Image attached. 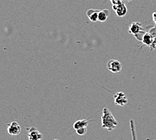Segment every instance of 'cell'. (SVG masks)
Instances as JSON below:
<instances>
[{
	"instance_id": "ac0fdd59",
	"label": "cell",
	"mask_w": 156,
	"mask_h": 140,
	"mask_svg": "<svg viewBox=\"0 0 156 140\" xmlns=\"http://www.w3.org/2000/svg\"><path fill=\"white\" fill-rule=\"evenodd\" d=\"M153 140H156V139H153Z\"/></svg>"
},
{
	"instance_id": "9c48e42d",
	"label": "cell",
	"mask_w": 156,
	"mask_h": 140,
	"mask_svg": "<svg viewBox=\"0 0 156 140\" xmlns=\"http://www.w3.org/2000/svg\"><path fill=\"white\" fill-rule=\"evenodd\" d=\"M98 10H94V9H89L87 11V15L91 22H96L98 20Z\"/></svg>"
},
{
	"instance_id": "30bf717a",
	"label": "cell",
	"mask_w": 156,
	"mask_h": 140,
	"mask_svg": "<svg viewBox=\"0 0 156 140\" xmlns=\"http://www.w3.org/2000/svg\"><path fill=\"white\" fill-rule=\"evenodd\" d=\"M89 121L87 119H82V120H78V121H76L73 124V129L75 130H77L80 128L82 127H87L88 125Z\"/></svg>"
},
{
	"instance_id": "3957f363",
	"label": "cell",
	"mask_w": 156,
	"mask_h": 140,
	"mask_svg": "<svg viewBox=\"0 0 156 140\" xmlns=\"http://www.w3.org/2000/svg\"><path fill=\"white\" fill-rule=\"evenodd\" d=\"M107 68L112 73H119L122 70V64L115 59H110L107 62Z\"/></svg>"
},
{
	"instance_id": "4fadbf2b",
	"label": "cell",
	"mask_w": 156,
	"mask_h": 140,
	"mask_svg": "<svg viewBox=\"0 0 156 140\" xmlns=\"http://www.w3.org/2000/svg\"><path fill=\"white\" fill-rule=\"evenodd\" d=\"M76 133L80 135H84L87 133V127H82L76 130Z\"/></svg>"
},
{
	"instance_id": "7c38bea8",
	"label": "cell",
	"mask_w": 156,
	"mask_h": 140,
	"mask_svg": "<svg viewBox=\"0 0 156 140\" xmlns=\"http://www.w3.org/2000/svg\"><path fill=\"white\" fill-rule=\"evenodd\" d=\"M106 10H103V11H99L98 12V21L104 22H105L107 18H108V14H106Z\"/></svg>"
},
{
	"instance_id": "6da1fadb",
	"label": "cell",
	"mask_w": 156,
	"mask_h": 140,
	"mask_svg": "<svg viewBox=\"0 0 156 140\" xmlns=\"http://www.w3.org/2000/svg\"><path fill=\"white\" fill-rule=\"evenodd\" d=\"M101 121L102 127L108 129L109 131H112L119 125V123L115 118V117L112 115L111 112L106 107L104 108L102 110Z\"/></svg>"
},
{
	"instance_id": "52a82bcc",
	"label": "cell",
	"mask_w": 156,
	"mask_h": 140,
	"mask_svg": "<svg viewBox=\"0 0 156 140\" xmlns=\"http://www.w3.org/2000/svg\"><path fill=\"white\" fill-rule=\"evenodd\" d=\"M43 138V134L37 129L31 127L30 129L28 130V138L29 140H41Z\"/></svg>"
},
{
	"instance_id": "7a4b0ae2",
	"label": "cell",
	"mask_w": 156,
	"mask_h": 140,
	"mask_svg": "<svg viewBox=\"0 0 156 140\" xmlns=\"http://www.w3.org/2000/svg\"><path fill=\"white\" fill-rule=\"evenodd\" d=\"M114 101L116 106H124L129 102L128 98L122 92H118L114 95Z\"/></svg>"
},
{
	"instance_id": "8fae6325",
	"label": "cell",
	"mask_w": 156,
	"mask_h": 140,
	"mask_svg": "<svg viewBox=\"0 0 156 140\" xmlns=\"http://www.w3.org/2000/svg\"><path fill=\"white\" fill-rule=\"evenodd\" d=\"M130 127H131V131L132 133V140H137V138H136V135L135 122L133 119L130 120Z\"/></svg>"
},
{
	"instance_id": "2e32d148",
	"label": "cell",
	"mask_w": 156,
	"mask_h": 140,
	"mask_svg": "<svg viewBox=\"0 0 156 140\" xmlns=\"http://www.w3.org/2000/svg\"><path fill=\"white\" fill-rule=\"evenodd\" d=\"M131 0H122V2L123 3H126V2H131Z\"/></svg>"
},
{
	"instance_id": "ba28073f",
	"label": "cell",
	"mask_w": 156,
	"mask_h": 140,
	"mask_svg": "<svg viewBox=\"0 0 156 140\" xmlns=\"http://www.w3.org/2000/svg\"><path fill=\"white\" fill-rule=\"evenodd\" d=\"M141 41L144 45L149 47H151L152 44L154 43V36L150 33H145L144 36H143Z\"/></svg>"
},
{
	"instance_id": "5b68a950",
	"label": "cell",
	"mask_w": 156,
	"mask_h": 140,
	"mask_svg": "<svg viewBox=\"0 0 156 140\" xmlns=\"http://www.w3.org/2000/svg\"><path fill=\"white\" fill-rule=\"evenodd\" d=\"M22 131L21 127L20 126L18 123L13 121L8 125V132L11 135H18Z\"/></svg>"
},
{
	"instance_id": "277c9868",
	"label": "cell",
	"mask_w": 156,
	"mask_h": 140,
	"mask_svg": "<svg viewBox=\"0 0 156 140\" xmlns=\"http://www.w3.org/2000/svg\"><path fill=\"white\" fill-rule=\"evenodd\" d=\"M129 32L130 34L137 37L139 34L144 33V28L142 27L141 24L137 22H134L130 24L129 28Z\"/></svg>"
},
{
	"instance_id": "e0dca14e",
	"label": "cell",
	"mask_w": 156,
	"mask_h": 140,
	"mask_svg": "<svg viewBox=\"0 0 156 140\" xmlns=\"http://www.w3.org/2000/svg\"><path fill=\"white\" fill-rule=\"evenodd\" d=\"M55 140H61V139H55Z\"/></svg>"
},
{
	"instance_id": "5bb4252c",
	"label": "cell",
	"mask_w": 156,
	"mask_h": 140,
	"mask_svg": "<svg viewBox=\"0 0 156 140\" xmlns=\"http://www.w3.org/2000/svg\"><path fill=\"white\" fill-rule=\"evenodd\" d=\"M111 2L112 5H115V4H121V3H123L122 0H110Z\"/></svg>"
},
{
	"instance_id": "8992f818",
	"label": "cell",
	"mask_w": 156,
	"mask_h": 140,
	"mask_svg": "<svg viewBox=\"0 0 156 140\" xmlns=\"http://www.w3.org/2000/svg\"><path fill=\"white\" fill-rule=\"evenodd\" d=\"M112 9L115 10L116 14L119 17H123L127 13V8H126L125 3L112 5Z\"/></svg>"
},
{
	"instance_id": "9a60e30c",
	"label": "cell",
	"mask_w": 156,
	"mask_h": 140,
	"mask_svg": "<svg viewBox=\"0 0 156 140\" xmlns=\"http://www.w3.org/2000/svg\"><path fill=\"white\" fill-rule=\"evenodd\" d=\"M153 20H154V22H155V24H156V12L153 13Z\"/></svg>"
}]
</instances>
